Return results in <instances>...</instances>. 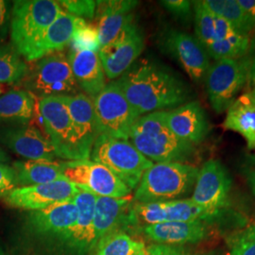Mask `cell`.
I'll return each instance as SVG.
<instances>
[{
    "label": "cell",
    "mask_w": 255,
    "mask_h": 255,
    "mask_svg": "<svg viewBox=\"0 0 255 255\" xmlns=\"http://www.w3.org/2000/svg\"><path fill=\"white\" fill-rule=\"evenodd\" d=\"M12 167L15 170L20 187L66 180L64 176V162L26 160L15 162Z\"/></svg>",
    "instance_id": "obj_27"
},
{
    "label": "cell",
    "mask_w": 255,
    "mask_h": 255,
    "mask_svg": "<svg viewBox=\"0 0 255 255\" xmlns=\"http://www.w3.org/2000/svg\"><path fill=\"white\" fill-rule=\"evenodd\" d=\"M93 103L100 133L128 140L131 128L140 116L117 81L107 84Z\"/></svg>",
    "instance_id": "obj_6"
},
{
    "label": "cell",
    "mask_w": 255,
    "mask_h": 255,
    "mask_svg": "<svg viewBox=\"0 0 255 255\" xmlns=\"http://www.w3.org/2000/svg\"><path fill=\"white\" fill-rule=\"evenodd\" d=\"M27 65L12 46H0V82L16 83L26 77Z\"/></svg>",
    "instance_id": "obj_31"
},
{
    "label": "cell",
    "mask_w": 255,
    "mask_h": 255,
    "mask_svg": "<svg viewBox=\"0 0 255 255\" xmlns=\"http://www.w3.org/2000/svg\"><path fill=\"white\" fill-rule=\"evenodd\" d=\"M206 221L164 222L146 225L144 232L146 237L158 244L181 245L198 243L207 236Z\"/></svg>",
    "instance_id": "obj_24"
},
{
    "label": "cell",
    "mask_w": 255,
    "mask_h": 255,
    "mask_svg": "<svg viewBox=\"0 0 255 255\" xmlns=\"http://www.w3.org/2000/svg\"><path fill=\"white\" fill-rule=\"evenodd\" d=\"M117 82L140 117L175 109L194 99L191 88L178 75L146 59L132 64Z\"/></svg>",
    "instance_id": "obj_1"
},
{
    "label": "cell",
    "mask_w": 255,
    "mask_h": 255,
    "mask_svg": "<svg viewBox=\"0 0 255 255\" xmlns=\"http://www.w3.org/2000/svg\"><path fill=\"white\" fill-rule=\"evenodd\" d=\"M35 101L24 90L10 91L0 98V122L27 124L33 118Z\"/></svg>",
    "instance_id": "obj_28"
},
{
    "label": "cell",
    "mask_w": 255,
    "mask_h": 255,
    "mask_svg": "<svg viewBox=\"0 0 255 255\" xmlns=\"http://www.w3.org/2000/svg\"><path fill=\"white\" fill-rule=\"evenodd\" d=\"M145 254H146V253H145Z\"/></svg>",
    "instance_id": "obj_47"
},
{
    "label": "cell",
    "mask_w": 255,
    "mask_h": 255,
    "mask_svg": "<svg viewBox=\"0 0 255 255\" xmlns=\"http://www.w3.org/2000/svg\"><path fill=\"white\" fill-rule=\"evenodd\" d=\"M64 176L79 189L97 197L124 198L131 192L106 166L90 160L64 162Z\"/></svg>",
    "instance_id": "obj_9"
},
{
    "label": "cell",
    "mask_w": 255,
    "mask_h": 255,
    "mask_svg": "<svg viewBox=\"0 0 255 255\" xmlns=\"http://www.w3.org/2000/svg\"><path fill=\"white\" fill-rule=\"evenodd\" d=\"M245 57L249 65L248 82L250 83V86H255V37L251 40L250 49Z\"/></svg>",
    "instance_id": "obj_41"
},
{
    "label": "cell",
    "mask_w": 255,
    "mask_h": 255,
    "mask_svg": "<svg viewBox=\"0 0 255 255\" xmlns=\"http://www.w3.org/2000/svg\"><path fill=\"white\" fill-rule=\"evenodd\" d=\"M94 251V255H144L146 247L124 233L114 232L102 238Z\"/></svg>",
    "instance_id": "obj_30"
},
{
    "label": "cell",
    "mask_w": 255,
    "mask_h": 255,
    "mask_svg": "<svg viewBox=\"0 0 255 255\" xmlns=\"http://www.w3.org/2000/svg\"><path fill=\"white\" fill-rule=\"evenodd\" d=\"M164 9L184 23H189L193 15V2L187 0H164L160 2Z\"/></svg>",
    "instance_id": "obj_36"
},
{
    "label": "cell",
    "mask_w": 255,
    "mask_h": 255,
    "mask_svg": "<svg viewBox=\"0 0 255 255\" xmlns=\"http://www.w3.org/2000/svg\"><path fill=\"white\" fill-rule=\"evenodd\" d=\"M8 17V8L5 1L0 0V29L4 27Z\"/></svg>",
    "instance_id": "obj_42"
},
{
    "label": "cell",
    "mask_w": 255,
    "mask_h": 255,
    "mask_svg": "<svg viewBox=\"0 0 255 255\" xmlns=\"http://www.w3.org/2000/svg\"><path fill=\"white\" fill-rule=\"evenodd\" d=\"M130 143L151 162L185 163L195 155V146L176 136L164 122L163 111L142 116L131 128Z\"/></svg>",
    "instance_id": "obj_2"
},
{
    "label": "cell",
    "mask_w": 255,
    "mask_h": 255,
    "mask_svg": "<svg viewBox=\"0 0 255 255\" xmlns=\"http://www.w3.org/2000/svg\"><path fill=\"white\" fill-rule=\"evenodd\" d=\"M67 59L78 86L94 100L107 85L106 75L98 52L81 50L72 46Z\"/></svg>",
    "instance_id": "obj_22"
},
{
    "label": "cell",
    "mask_w": 255,
    "mask_h": 255,
    "mask_svg": "<svg viewBox=\"0 0 255 255\" xmlns=\"http://www.w3.org/2000/svg\"><path fill=\"white\" fill-rule=\"evenodd\" d=\"M97 196L86 191L79 192L74 198L78 216L72 227L61 237L64 244L77 255H85L97 246L94 232V213Z\"/></svg>",
    "instance_id": "obj_18"
},
{
    "label": "cell",
    "mask_w": 255,
    "mask_h": 255,
    "mask_svg": "<svg viewBox=\"0 0 255 255\" xmlns=\"http://www.w3.org/2000/svg\"><path fill=\"white\" fill-rule=\"evenodd\" d=\"M232 179L226 167L219 160L211 159L199 170L191 200L215 217L229 204Z\"/></svg>",
    "instance_id": "obj_10"
},
{
    "label": "cell",
    "mask_w": 255,
    "mask_h": 255,
    "mask_svg": "<svg viewBox=\"0 0 255 255\" xmlns=\"http://www.w3.org/2000/svg\"><path fill=\"white\" fill-rule=\"evenodd\" d=\"M241 171L250 185L252 191L255 197V156L247 155L245 160L242 164Z\"/></svg>",
    "instance_id": "obj_39"
},
{
    "label": "cell",
    "mask_w": 255,
    "mask_h": 255,
    "mask_svg": "<svg viewBox=\"0 0 255 255\" xmlns=\"http://www.w3.org/2000/svg\"><path fill=\"white\" fill-rule=\"evenodd\" d=\"M237 3L245 14L252 33L255 35V0H237Z\"/></svg>",
    "instance_id": "obj_40"
},
{
    "label": "cell",
    "mask_w": 255,
    "mask_h": 255,
    "mask_svg": "<svg viewBox=\"0 0 255 255\" xmlns=\"http://www.w3.org/2000/svg\"><path fill=\"white\" fill-rule=\"evenodd\" d=\"M78 20V17L63 10L53 23L46 28L30 62L38 61L48 55L62 52L73 39Z\"/></svg>",
    "instance_id": "obj_25"
},
{
    "label": "cell",
    "mask_w": 255,
    "mask_h": 255,
    "mask_svg": "<svg viewBox=\"0 0 255 255\" xmlns=\"http://www.w3.org/2000/svg\"><path fill=\"white\" fill-rule=\"evenodd\" d=\"M77 216L78 209L74 200L61 201L44 209L30 211L27 225L38 235L62 237L72 227Z\"/></svg>",
    "instance_id": "obj_21"
},
{
    "label": "cell",
    "mask_w": 255,
    "mask_h": 255,
    "mask_svg": "<svg viewBox=\"0 0 255 255\" xmlns=\"http://www.w3.org/2000/svg\"><path fill=\"white\" fill-rule=\"evenodd\" d=\"M2 93V89H1V86H0V94Z\"/></svg>",
    "instance_id": "obj_46"
},
{
    "label": "cell",
    "mask_w": 255,
    "mask_h": 255,
    "mask_svg": "<svg viewBox=\"0 0 255 255\" xmlns=\"http://www.w3.org/2000/svg\"><path fill=\"white\" fill-rule=\"evenodd\" d=\"M223 127L241 134L249 149H255V100L251 92L234 101L226 111Z\"/></svg>",
    "instance_id": "obj_26"
},
{
    "label": "cell",
    "mask_w": 255,
    "mask_h": 255,
    "mask_svg": "<svg viewBox=\"0 0 255 255\" xmlns=\"http://www.w3.org/2000/svg\"><path fill=\"white\" fill-rule=\"evenodd\" d=\"M132 213L134 219L147 225L164 222H187L197 220L210 222L217 219V217L198 206L191 199L152 203H136L132 206Z\"/></svg>",
    "instance_id": "obj_16"
},
{
    "label": "cell",
    "mask_w": 255,
    "mask_h": 255,
    "mask_svg": "<svg viewBox=\"0 0 255 255\" xmlns=\"http://www.w3.org/2000/svg\"><path fill=\"white\" fill-rule=\"evenodd\" d=\"M72 42V46L81 50L99 52L101 49L98 28L91 24H88L84 19L79 18L78 20Z\"/></svg>",
    "instance_id": "obj_33"
},
{
    "label": "cell",
    "mask_w": 255,
    "mask_h": 255,
    "mask_svg": "<svg viewBox=\"0 0 255 255\" xmlns=\"http://www.w3.org/2000/svg\"><path fill=\"white\" fill-rule=\"evenodd\" d=\"M65 102L72 121L75 161L88 160L94 144L101 134L93 100L84 94L78 93L73 96H65Z\"/></svg>",
    "instance_id": "obj_13"
},
{
    "label": "cell",
    "mask_w": 255,
    "mask_h": 255,
    "mask_svg": "<svg viewBox=\"0 0 255 255\" xmlns=\"http://www.w3.org/2000/svg\"><path fill=\"white\" fill-rule=\"evenodd\" d=\"M202 3L213 14L226 20L239 34L248 37L253 35L237 0H203Z\"/></svg>",
    "instance_id": "obj_29"
},
{
    "label": "cell",
    "mask_w": 255,
    "mask_h": 255,
    "mask_svg": "<svg viewBox=\"0 0 255 255\" xmlns=\"http://www.w3.org/2000/svg\"><path fill=\"white\" fill-rule=\"evenodd\" d=\"M17 186V177L13 167L8 164H0V198H5Z\"/></svg>",
    "instance_id": "obj_37"
},
{
    "label": "cell",
    "mask_w": 255,
    "mask_h": 255,
    "mask_svg": "<svg viewBox=\"0 0 255 255\" xmlns=\"http://www.w3.org/2000/svg\"><path fill=\"white\" fill-rule=\"evenodd\" d=\"M199 168L183 163H157L143 174L134 193L136 203L175 201L191 192Z\"/></svg>",
    "instance_id": "obj_4"
},
{
    "label": "cell",
    "mask_w": 255,
    "mask_h": 255,
    "mask_svg": "<svg viewBox=\"0 0 255 255\" xmlns=\"http://www.w3.org/2000/svg\"><path fill=\"white\" fill-rule=\"evenodd\" d=\"M251 87V89H250V92H251V94L253 95V97L255 98V86H250Z\"/></svg>",
    "instance_id": "obj_44"
},
{
    "label": "cell",
    "mask_w": 255,
    "mask_h": 255,
    "mask_svg": "<svg viewBox=\"0 0 255 255\" xmlns=\"http://www.w3.org/2000/svg\"><path fill=\"white\" fill-rule=\"evenodd\" d=\"M38 111L56 156L67 161H75L72 121L65 96L40 99Z\"/></svg>",
    "instance_id": "obj_11"
},
{
    "label": "cell",
    "mask_w": 255,
    "mask_h": 255,
    "mask_svg": "<svg viewBox=\"0 0 255 255\" xmlns=\"http://www.w3.org/2000/svg\"><path fill=\"white\" fill-rule=\"evenodd\" d=\"M138 4L133 0L97 1L96 17L101 47L113 42L124 27L134 21L133 10Z\"/></svg>",
    "instance_id": "obj_20"
},
{
    "label": "cell",
    "mask_w": 255,
    "mask_h": 255,
    "mask_svg": "<svg viewBox=\"0 0 255 255\" xmlns=\"http://www.w3.org/2000/svg\"><path fill=\"white\" fill-rule=\"evenodd\" d=\"M144 47V35L133 21L98 52L106 77L109 80L121 77L135 63Z\"/></svg>",
    "instance_id": "obj_12"
},
{
    "label": "cell",
    "mask_w": 255,
    "mask_h": 255,
    "mask_svg": "<svg viewBox=\"0 0 255 255\" xmlns=\"http://www.w3.org/2000/svg\"><path fill=\"white\" fill-rule=\"evenodd\" d=\"M80 191L81 189L69 181L59 180L44 184L17 187L8 194L4 201L12 208L37 211L57 202L74 200Z\"/></svg>",
    "instance_id": "obj_15"
},
{
    "label": "cell",
    "mask_w": 255,
    "mask_h": 255,
    "mask_svg": "<svg viewBox=\"0 0 255 255\" xmlns=\"http://www.w3.org/2000/svg\"><path fill=\"white\" fill-rule=\"evenodd\" d=\"M66 12L78 18L92 19L96 15L97 1L94 0H63L59 1Z\"/></svg>",
    "instance_id": "obj_35"
},
{
    "label": "cell",
    "mask_w": 255,
    "mask_h": 255,
    "mask_svg": "<svg viewBox=\"0 0 255 255\" xmlns=\"http://www.w3.org/2000/svg\"><path fill=\"white\" fill-rule=\"evenodd\" d=\"M63 11L59 1L19 0L11 11L10 38L19 54L30 62L41 38Z\"/></svg>",
    "instance_id": "obj_3"
},
{
    "label": "cell",
    "mask_w": 255,
    "mask_h": 255,
    "mask_svg": "<svg viewBox=\"0 0 255 255\" xmlns=\"http://www.w3.org/2000/svg\"><path fill=\"white\" fill-rule=\"evenodd\" d=\"M24 79L27 92L35 94L41 99L78 94V84L68 59L63 52L48 55L38 60Z\"/></svg>",
    "instance_id": "obj_8"
},
{
    "label": "cell",
    "mask_w": 255,
    "mask_h": 255,
    "mask_svg": "<svg viewBox=\"0 0 255 255\" xmlns=\"http://www.w3.org/2000/svg\"><path fill=\"white\" fill-rule=\"evenodd\" d=\"M145 255H188L182 249L173 245L152 244L146 247Z\"/></svg>",
    "instance_id": "obj_38"
},
{
    "label": "cell",
    "mask_w": 255,
    "mask_h": 255,
    "mask_svg": "<svg viewBox=\"0 0 255 255\" xmlns=\"http://www.w3.org/2000/svg\"><path fill=\"white\" fill-rule=\"evenodd\" d=\"M249 65L246 57L221 59L210 64L205 76L210 104L217 114L228 110L248 82Z\"/></svg>",
    "instance_id": "obj_7"
},
{
    "label": "cell",
    "mask_w": 255,
    "mask_h": 255,
    "mask_svg": "<svg viewBox=\"0 0 255 255\" xmlns=\"http://www.w3.org/2000/svg\"><path fill=\"white\" fill-rule=\"evenodd\" d=\"M0 141L15 154L27 160H54V147L48 137L30 125L8 128L0 131Z\"/></svg>",
    "instance_id": "obj_19"
},
{
    "label": "cell",
    "mask_w": 255,
    "mask_h": 255,
    "mask_svg": "<svg viewBox=\"0 0 255 255\" xmlns=\"http://www.w3.org/2000/svg\"><path fill=\"white\" fill-rule=\"evenodd\" d=\"M163 117L176 136L193 146L202 143L209 134V119L199 101H189L171 111H163Z\"/></svg>",
    "instance_id": "obj_17"
},
{
    "label": "cell",
    "mask_w": 255,
    "mask_h": 255,
    "mask_svg": "<svg viewBox=\"0 0 255 255\" xmlns=\"http://www.w3.org/2000/svg\"><path fill=\"white\" fill-rule=\"evenodd\" d=\"M132 200L130 195L124 198L97 197L94 213V232L97 245L102 238L114 233L123 220L133 217L132 208L130 209Z\"/></svg>",
    "instance_id": "obj_23"
},
{
    "label": "cell",
    "mask_w": 255,
    "mask_h": 255,
    "mask_svg": "<svg viewBox=\"0 0 255 255\" xmlns=\"http://www.w3.org/2000/svg\"><path fill=\"white\" fill-rule=\"evenodd\" d=\"M227 244L231 255H255V225L233 234Z\"/></svg>",
    "instance_id": "obj_34"
},
{
    "label": "cell",
    "mask_w": 255,
    "mask_h": 255,
    "mask_svg": "<svg viewBox=\"0 0 255 255\" xmlns=\"http://www.w3.org/2000/svg\"><path fill=\"white\" fill-rule=\"evenodd\" d=\"M195 19L196 38L206 50L215 40L214 14L207 9L202 1H192Z\"/></svg>",
    "instance_id": "obj_32"
},
{
    "label": "cell",
    "mask_w": 255,
    "mask_h": 255,
    "mask_svg": "<svg viewBox=\"0 0 255 255\" xmlns=\"http://www.w3.org/2000/svg\"><path fill=\"white\" fill-rule=\"evenodd\" d=\"M7 160H8L7 155H6V153H5V152L0 148V164L5 163Z\"/></svg>",
    "instance_id": "obj_43"
},
{
    "label": "cell",
    "mask_w": 255,
    "mask_h": 255,
    "mask_svg": "<svg viewBox=\"0 0 255 255\" xmlns=\"http://www.w3.org/2000/svg\"><path fill=\"white\" fill-rule=\"evenodd\" d=\"M91 158L106 166L130 190L136 188L143 174L153 165L128 140L103 133L94 144Z\"/></svg>",
    "instance_id": "obj_5"
},
{
    "label": "cell",
    "mask_w": 255,
    "mask_h": 255,
    "mask_svg": "<svg viewBox=\"0 0 255 255\" xmlns=\"http://www.w3.org/2000/svg\"><path fill=\"white\" fill-rule=\"evenodd\" d=\"M166 52L177 60L192 81L201 83L210 67V57L196 36L177 29L168 30L163 38Z\"/></svg>",
    "instance_id": "obj_14"
},
{
    "label": "cell",
    "mask_w": 255,
    "mask_h": 255,
    "mask_svg": "<svg viewBox=\"0 0 255 255\" xmlns=\"http://www.w3.org/2000/svg\"><path fill=\"white\" fill-rule=\"evenodd\" d=\"M0 255H6L4 254V252H3L1 249H0Z\"/></svg>",
    "instance_id": "obj_45"
}]
</instances>
